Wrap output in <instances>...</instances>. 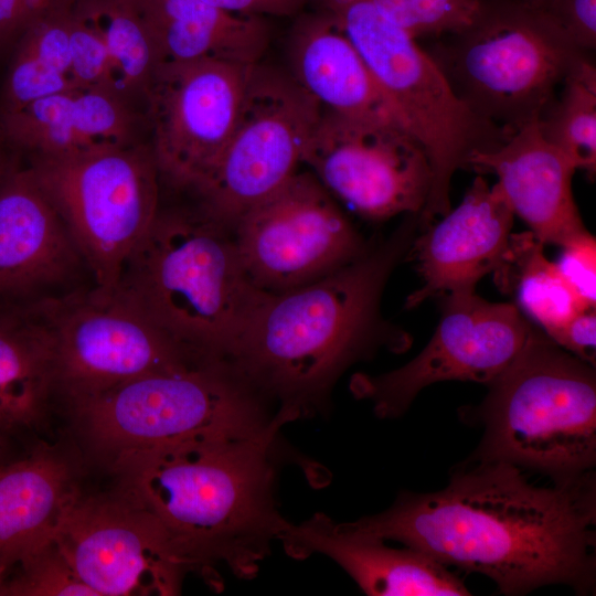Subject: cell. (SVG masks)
<instances>
[{"label": "cell", "mask_w": 596, "mask_h": 596, "mask_svg": "<svg viewBox=\"0 0 596 596\" xmlns=\"http://www.w3.org/2000/svg\"><path fill=\"white\" fill-rule=\"evenodd\" d=\"M595 523L594 471L540 487L511 464L472 458L441 490L405 492L387 510L345 522L488 576L512 596L551 584L593 593Z\"/></svg>", "instance_id": "obj_1"}, {"label": "cell", "mask_w": 596, "mask_h": 596, "mask_svg": "<svg viewBox=\"0 0 596 596\" xmlns=\"http://www.w3.org/2000/svg\"><path fill=\"white\" fill-rule=\"evenodd\" d=\"M419 232L418 213L348 266L307 286L269 295L252 313L227 361L277 409L296 419L323 405L338 377L382 345L403 350L407 334L381 315L395 266Z\"/></svg>", "instance_id": "obj_2"}, {"label": "cell", "mask_w": 596, "mask_h": 596, "mask_svg": "<svg viewBox=\"0 0 596 596\" xmlns=\"http://www.w3.org/2000/svg\"><path fill=\"white\" fill-rule=\"evenodd\" d=\"M292 421L277 409L258 433L138 451L116 464L136 500L194 566L221 563L236 577L252 578L290 523L275 500L274 448L281 426Z\"/></svg>", "instance_id": "obj_3"}, {"label": "cell", "mask_w": 596, "mask_h": 596, "mask_svg": "<svg viewBox=\"0 0 596 596\" xmlns=\"http://www.w3.org/2000/svg\"><path fill=\"white\" fill-rule=\"evenodd\" d=\"M117 290L192 353L226 360L267 294L242 265L232 230L201 209L159 210Z\"/></svg>", "instance_id": "obj_4"}, {"label": "cell", "mask_w": 596, "mask_h": 596, "mask_svg": "<svg viewBox=\"0 0 596 596\" xmlns=\"http://www.w3.org/2000/svg\"><path fill=\"white\" fill-rule=\"evenodd\" d=\"M476 416L472 459L503 461L565 482L596 465L595 366L532 327L511 364L489 385Z\"/></svg>", "instance_id": "obj_5"}, {"label": "cell", "mask_w": 596, "mask_h": 596, "mask_svg": "<svg viewBox=\"0 0 596 596\" xmlns=\"http://www.w3.org/2000/svg\"><path fill=\"white\" fill-rule=\"evenodd\" d=\"M354 44L406 130L422 145L433 172L421 228L450 210V184L476 152L511 131L475 115L454 93L417 39L362 0H318Z\"/></svg>", "instance_id": "obj_6"}, {"label": "cell", "mask_w": 596, "mask_h": 596, "mask_svg": "<svg viewBox=\"0 0 596 596\" xmlns=\"http://www.w3.org/2000/svg\"><path fill=\"white\" fill-rule=\"evenodd\" d=\"M444 36L426 51L456 96L511 132L540 119L587 55L526 0H485L468 26Z\"/></svg>", "instance_id": "obj_7"}, {"label": "cell", "mask_w": 596, "mask_h": 596, "mask_svg": "<svg viewBox=\"0 0 596 596\" xmlns=\"http://www.w3.org/2000/svg\"><path fill=\"white\" fill-rule=\"evenodd\" d=\"M225 360L199 359L76 401L91 438L116 459L211 437L247 436L274 418Z\"/></svg>", "instance_id": "obj_8"}, {"label": "cell", "mask_w": 596, "mask_h": 596, "mask_svg": "<svg viewBox=\"0 0 596 596\" xmlns=\"http://www.w3.org/2000/svg\"><path fill=\"white\" fill-rule=\"evenodd\" d=\"M31 170L64 222L96 287L114 291L158 212L159 171L150 146L72 157H34Z\"/></svg>", "instance_id": "obj_9"}, {"label": "cell", "mask_w": 596, "mask_h": 596, "mask_svg": "<svg viewBox=\"0 0 596 596\" xmlns=\"http://www.w3.org/2000/svg\"><path fill=\"white\" fill-rule=\"evenodd\" d=\"M322 107L287 71L253 65L232 136L193 190L200 209L228 228L302 163Z\"/></svg>", "instance_id": "obj_10"}, {"label": "cell", "mask_w": 596, "mask_h": 596, "mask_svg": "<svg viewBox=\"0 0 596 596\" xmlns=\"http://www.w3.org/2000/svg\"><path fill=\"white\" fill-rule=\"evenodd\" d=\"M252 284L287 292L348 266L371 245L312 172H296L246 211L232 228Z\"/></svg>", "instance_id": "obj_11"}, {"label": "cell", "mask_w": 596, "mask_h": 596, "mask_svg": "<svg viewBox=\"0 0 596 596\" xmlns=\"http://www.w3.org/2000/svg\"><path fill=\"white\" fill-rule=\"evenodd\" d=\"M35 308L53 337L55 383L74 402L204 359L179 344L117 289L95 287Z\"/></svg>", "instance_id": "obj_12"}, {"label": "cell", "mask_w": 596, "mask_h": 596, "mask_svg": "<svg viewBox=\"0 0 596 596\" xmlns=\"http://www.w3.org/2000/svg\"><path fill=\"white\" fill-rule=\"evenodd\" d=\"M302 163L336 200L376 222L419 214L433 183L427 153L405 128L323 109Z\"/></svg>", "instance_id": "obj_13"}, {"label": "cell", "mask_w": 596, "mask_h": 596, "mask_svg": "<svg viewBox=\"0 0 596 596\" xmlns=\"http://www.w3.org/2000/svg\"><path fill=\"white\" fill-rule=\"evenodd\" d=\"M444 298L436 330L414 359L380 375L352 377L353 395L369 401L379 417L401 416L423 389L438 382L489 385L515 359L532 329L512 304L491 302L476 291Z\"/></svg>", "instance_id": "obj_14"}, {"label": "cell", "mask_w": 596, "mask_h": 596, "mask_svg": "<svg viewBox=\"0 0 596 596\" xmlns=\"http://www.w3.org/2000/svg\"><path fill=\"white\" fill-rule=\"evenodd\" d=\"M81 499L53 535L76 575L97 596L177 595L193 563L137 500Z\"/></svg>", "instance_id": "obj_15"}, {"label": "cell", "mask_w": 596, "mask_h": 596, "mask_svg": "<svg viewBox=\"0 0 596 596\" xmlns=\"http://www.w3.org/2000/svg\"><path fill=\"white\" fill-rule=\"evenodd\" d=\"M252 67L211 60L157 64L143 99L150 147L169 185L193 191L211 171L234 130Z\"/></svg>", "instance_id": "obj_16"}, {"label": "cell", "mask_w": 596, "mask_h": 596, "mask_svg": "<svg viewBox=\"0 0 596 596\" xmlns=\"http://www.w3.org/2000/svg\"><path fill=\"white\" fill-rule=\"evenodd\" d=\"M514 213L496 183L476 177L461 203L416 235L408 254L422 286L406 300L415 308L430 297L476 291L478 281L504 267Z\"/></svg>", "instance_id": "obj_17"}, {"label": "cell", "mask_w": 596, "mask_h": 596, "mask_svg": "<svg viewBox=\"0 0 596 596\" xmlns=\"http://www.w3.org/2000/svg\"><path fill=\"white\" fill-rule=\"evenodd\" d=\"M469 168L497 175L513 213L542 244L564 246L588 232L572 190L577 167L543 137L539 119L513 131L500 146L473 153Z\"/></svg>", "instance_id": "obj_18"}, {"label": "cell", "mask_w": 596, "mask_h": 596, "mask_svg": "<svg viewBox=\"0 0 596 596\" xmlns=\"http://www.w3.org/2000/svg\"><path fill=\"white\" fill-rule=\"evenodd\" d=\"M278 541L294 558L323 554L340 565L370 596H466L471 593L447 566L422 551L390 547L385 541L317 513L289 523Z\"/></svg>", "instance_id": "obj_19"}, {"label": "cell", "mask_w": 596, "mask_h": 596, "mask_svg": "<svg viewBox=\"0 0 596 596\" xmlns=\"http://www.w3.org/2000/svg\"><path fill=\"white\" fill-rule=\"evenodd\" d=\"M0 132L34 157L49 158L138 142L131 104L100 88H73L1 111Z\"/></svg>", "instance_id": "obj_20"}, {"label": "cell", "mask_w": 596, "mask_h": 596, "mask_svg": "<svg viewBox=\"0 0 596 596\" xmlns=\"http://www.w3.org/2000/svg\"><path fill=\"white\" fill-rule=\"evenodd\" d=\"M83 263L31 168L0 178V292H24L66 278Z\"/></svg>", "instance_id": "obj_21"}, {"label": "cell", "mask_w": 596, "mask_h": 596, "mask_svg": "<svg viewBox=\"0 0 596 596\" xmlns=\"http://www.w3.org/2000/svg\"><path fill=\"white\" fill-rule=\"evenodd\" d=\"M287 52V72L323 110L405 128L354 44L327 11L296 21Z\"/></svg>", "instance_id": "obj_22"}, {"label": "cell", "mask_w": 596, "mask_h": 596, "mask_svg": "<svg viewBox=\"0 0 596 596\" xmlns=\"http://www.w3.org/2000/svg\"><path fill=\"white\" fill-rule=\"evenodd\" d=\"M77 497L67 465L38 453L0 466V579L53 538Z\"/></svg>", "instance_id": "obj_23"}, {"label": "cell", "mask_w": 596, "mask_h": 596, "mask_svg": "<svg viewBox=\"0 0 596 596\" xmlns=\"http://www.w3.org/2000/svg\"><path fill=\"white\" fill-rule=\"evenodd\" d=\"M160 62L260 63L270 42L266 18L203 0H164L148 25Z\"/></svg>", "instance_id": "obj_24"}, {"label": "cell", "mask_w": 596, "mask_h": 596, "mask_svg": "<svg viewBox=\"0 0 596 596\" xmlns=\"http://www.w3.org/2000/svg\"><path fill=\"white\" fill-rule=\"evenodd\" d=\"M53 384L54 341L36 308L0 315V429L31 422Z\"/></svg>", "instance_id": "obj_25"}, {"label": "cell", "mask_w": 596, "mask_h": 596, "mask_svg": "<svg viewBox=\"0 0 596 596\" xmlns=\"http://www.w3.org/2000/svg\"><path fill=\"white\" fill-rule=\"evenodd\" d=\"M73 10L99 35L108 54L114 92L128 103L143 98L160 62L145 21L121 0H77Z\"/></svg>", "instance_id": "obj_26"}, {"label": "cell", "mask_w": 596, "mask_h": 596, "mask_svg": "<svg viewBox=\"0 0 596 596\" xmlns=\"http://www.w3.org/2000/svg\"><path fill=\"white\" fill-rule=\"evenodd\" d=\"M543 245L530 232L513 235L501 276L515 270L520 307L534 319L547 337L589 307L570 286L556 263L549 260Z\"/></svg>", "instance_id": "obj_27"}, {"label": "cell", "mask_w": 596, "mask_h": 596, "mask_svg": "<svg viewBox=\"0 0 596 596\" xmlns=\"http://www.w3.org/2000/svg\"><path fill=\"white\" fill-rule=\"evenodd\" d=\"M543 137L568 156L589 178L596 173V67L581 57L564 78L560 94L543 110Z\"/></svg>", "instance_id": "obj_28"}, {"label": "cell", "mask_w": 596, "mask_h": 596, "mask_svg": "<svg viewBox=\"0 0 596 596\" xmlns=\"http://www.w3.org/2000/svg\"><path fill=\"white\" fill-rule=\"evenodd\" d=\"M412 36H444L468 26L485 0H362Z\"/></svg>", "instance_id": "obj_29"}, {"label": "cell", "mask_w": 596, "mask_h": 596, "mask_svg": "<svg viewBox=\"0 0 596 596\" xmlns=\"http://www.w3.org/2000/svg\"><path fill=\"white\" fill-rule=\"evenodd\" d=\"M20 566V574L4 583V595L97 596L76 575L53 538L25 557Z\"/></svg>", "instance_id": "obj_30"}, {"label": "cell", "mask_w": 596, "mask_h": 596, "mask_svg": "<svg viewBox=\"0 0 596 596\" xmlns=\"http://www.w3.org/2000/svg\"><path fill=\"white\" fill-rule=\"evenodd\" d=\"M70 46L72 73L77 85L116 94L108 54L99 35L73 9L70 15Z\"/></svg>", "instance_id": "obj_31"}, {"label": "cell", "mask_w": 596, "mask_h": 596, "mask_svg": "<svg viewBox=\"0 0 596 596\" xmlns=\"http://www.w3.org/2000/svg\"><path fill=\"white\" fill-rule=\"evenodd\" d=\"M538 7L582 52L596 49V0H543Z\"/></svg>", "instance_id": "obj_32"}, {"label": "cell", "mask_w": 596, "mask_h": 596, "mask_svg": "<svg viewBox=\"0 0 596 596\" xmlns=\"http://www.w3.org/2000/svg\"><path fill=\"white\" fill-rule=\"evenodd\" d=\"M575 292L589 306L596 301V242L588 232L563 246L556 263Z\"/></svg>", "instance_id": "obj_33"}, {"label": "cell", "mask_w": 596, "mask_h": 596, "mask_svg": "<svg viewBox=\"0 0 596 596\" xmlns=\"http://www.w3.org/2000/svg\"><path fill=\"white\" fill-rule=\"evenodd\" d=\"M77 0H0V44L19 36L34 22L70 10Z\"/></svg>", "instance_id": "obj_34"}, {"label": "cell", "mask_w": 596, "mask_h": 596, "mask_svg": "<svg viewBox=\"0 0 596 596\" xmlns=\"http://www.w3.org/2000/svg\"><path fill=\"white\" fill-rule=\"evenodd\" d=\"M549 338L567 352L595 366V308L581 311Z\"/></svg>", "instance_id": "obj_35"}, {"label": "cell", "mask_w": 596, "mask_h": 596, "mask_svg": "<svg viewBox=\"0 0 596 596\" xmlns=\"http://www.w3.org/2000/svg\"><path fill=\"white\" fill-rule=\"evenodd\" d=\"M219 8L259 17H290L302 11L309 0H203Z\"/></svg>", "instance_id": "obj_36"}, {"label": "cell", "mask_w": 596, "mask_h": 596, "mask_svg": "<svg viewBox=\"0 0 596 596\" xmlns=\"http://www.w3.org/2000/svg\"><path fill=\"white\" fill-rule=\"evenodd\" d=\"M137 13L147 26L157 18L164 0H121Z\"/></svg>", "instance_id": "obj_37"}, {"label": "cell", "mask_w": 596, "mask_h": 596, "mask_svg": "<svg viewBox=\"0 0 596 596\" xmlns=\"http://www.w3.org/2000/svg\"><path fill=\"white\" fill-rule=\"evenodd\" d=\"M6 169H7V167L4 166V163L2 162V160L0 158V178L3 174V172L6 171Z\"/></svg>", "instance_id": "obj_38"}, {"label": "cell", "mask_w": 596, "mask_h": 596, "mask_svg": "<svg viewBox=\"0 0 596 596\" xmlns=\"http://www.w3.org/2000/svg\"><path fill=\"white\" fill-rule=\"evenodd\" d=\"M0 595H4V583L0 579Z\"/></svg>", "instance_id": "obj_39"}, {"label": "cell", "mask_w": 596, "mask_h": 596, "mask_svg": "<svg viewBox=\"0 0 596 596\" xmlns=\"http://www.w3.org/2000/svg\"><path fill=\"white\" fill-rule=\"evenodd\" d=\"M534 6H539L543 0H526Z\"/></svg>", "instance_id": "obj_40"}]
</instances>
